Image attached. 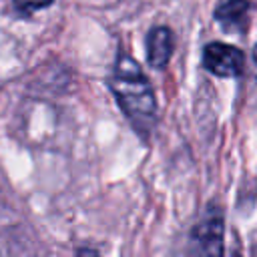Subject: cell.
Listing matches in <instances>:
<instances>
[{
    "instance_id": "2",
    "label": "cell",
    "mask_w": 257,
    "mask_h": 257,
    "mask_svg": "<svg viewBox=\"0 0 257 257\" xmlns=\"http://www.w3.org/2000/svg\"><path fill=\"white\" fill-rule=\"evenodd\" d=\"M187 257H225L223 219L219 215H211L195 227Z\"/></svg>"
},
{
    "instance_id": "7",
    "label": "cell",
    "mask_w": 257,
    "mask_h": 257,
    "mask_svg": "<svg viewBox=\"0 0 257 257\" xmlns=\"http://www.w3.org/2000/svg\"><path fill=\"white\" fill-rule=\"evenodd\" d=\"M78 257H100V255L92 249H78Z\"/></svg>"
},
{
    "instance_id": "5",
    "label": "cell",
    "mask_w": 257,
    "mask_h": 257,
    "mask_svg": "<svg viewBox=\"0 0 257 257\" xmlns=\"http://www.w3.org/2000/svg\"><path fill=\"white\" fill-rule=\"evenodd\" d=\"M247 12H249L247 0H227L215 10V20L225 30H243L247 26Z\"/></svg>"
},
{
    "instance_id": "6",
    "label": "cell",
    "mask_w": 257,
    "mask_h": 257,
    "mask_svg": "<svg viewBox=\"0 0 257 257\" xmlns=\"http://www.w3.org/2000/svg\"><path fill=\"white\" fill-rule=\"evenodd\" d=\"M54 0H14V6L18 12L22 14H30V12H36L48 4H52Z\"/></svg>"
},
{
    "instance_id": "1",
    "label": "cell",
    "mask_w": 257,
    "mask_h": 257,
    "mask_svg": "<svg viewBox=\"0 0 257 257\" xmlns=\"http://www.w3.org/2000/svg\"><path fill=\"white\" fill-rule=\"evenodd\" d=\"M110 90L131 124L141 135L149 133L155 122L157 100L151 82L133 56L120 54L116 58L110 78Z\"/></svg>"
},
{
    "instance_id": "3",
    "label": "cell",
    "mask_w": 257,
    "mask_h": 257,
    "mask_svg": "<svg viewBox=\"0 0 257 257\" xmlns=\"http://www.w3.org/2000/svg\"><path fill=\"white\" fill-rule=\"evenodd\" d=\"M203 66L221 78L239 76L245 68V54L243 50L225 44V42H209L203 48Z\"/></svg>"
},
{
    "instance_id": "8",
    "label": "cell",
    "mask_w": 257,
    "mask_h": 257,
    "mask_svg": "<svg viewBox=\"0 0 257 257\" xmlns=\"http://www.w3.org/2000/svg\"><path fill=\"white\" fill-rule=\"evenodd\" d=\"M253 58H255V62H257V44H255V50H253Z\"/></svg>"
},
{
    "instance_id": "9",
    "label": "cell",
    "mask_w": 257,
    "mask_h": 257,
    "mask_svg": "<svg viewBox=\"0 0 257 257\" xmlns=\"http://www.w3.org/2000/svg\"><path fill=\"white\" fill-rule=\"evenodd\" d=\"M231 257H239V255H237V253H233V255H231Z\"/></svg>"
},
{
    "instance_id": "4",
    "label": "cell",
    "mask_w": 257,
    "mask_h": 257,
    "mask_svg": "<svg viewBox=\"0 0 257 257\" xmlns=\"http://www.w3.org/2000/svg\"><path fill=\"white\" fill-rule=\"evenodd\" d=\"M147 54L149 64L155 68H163L173 54V34L167 26H157L147 36Z\"/></svg>"
}]
</instances>
